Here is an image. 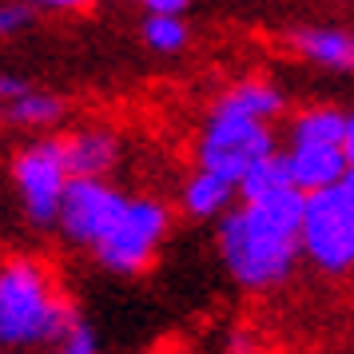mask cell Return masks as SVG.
<instances>
[{
    "label": "cell",
    "instance_id": "obj_1",
    "mask_svg": "<svg viewBox=\"0 0 354 354\" xmlns=\"http://www.w3.org/2000/svg\"><path fill=\"white\" fill-rule=\"evenodd\" d=\"M306 195L283 192L271 199L243 203L219 223V255L235 283L251 290L283 283L303 251Z\"/></svg>",
    "mask_w": 354,
    "mask_h": 354
},
{
    "label": "cell",
    "instance_id": "obj_2",
    "mask_svg": "<svg viewBox=\"0 0 354 354\" xmlns=\"http://www.w3.org/2000/svg\"><path fill=\"white\" fill-rule=\"evenodd\" d=\"M76 322L72 306L56 299V287L32 259H12L0 267V346L24 351L60 342Z\"/></svg>",
    "mask_w": 354,
    "mask_h": 354
},
{
    "label": "cell",
    "instance_id": "obj_3",
    "mask_svg": "<svg viewBox=\"0 0 354 354\" xmlns=\"http://www.w3.org/2000/svg\"><path fill=\"white\" fill-rule=\"evenodd\" d=\"M303 251L322 271H351L354 267V176L338 179L335 187L306 195L303 215Z\"/></svg>",
    "mask_w": 354,
    "mask_h": 354
},
{
    "label": "cell",
    "instance_id": "obj_4",
    "mask_svg": "<svg viewBox=\"0 0 354 354\" xmlns=\"http://www.w3.org/2000/svg\"><path fill=\"white\" fill-rule=\"evenodd\" d=\"M267 156H274V140L267 124L211 112L207 128L199 136V171H215V176H223L227 183L239 187Z\"/></svg>",
    "mask_w": 354,
    "mask_h": 354
},
{
    "label": "cell",
    "instance_id": "obj_5",
    "mask_svg": "<svg viewBox=\"0 0 354 354\" xmlns=\"http://www.w3.org/2000/svg\"><path fill=\"white\" fill-rule=\"evenodd\" d=\"M163 231H167V207L160 199H128L124 215L112 223V231L92 247L96 259L108 271L131 274L147 267V259L156 255Z\"/></svg>",
    "mask_w": 354,
    "mask_h": 354
},
{
    "label": "cell",
    "instance_id": "obj_6",
    "mask_svg": "<svg viewBox=\"0 0 354 354\" xmlns=\"http://www.w3.org/2000/svg\"><path fill=\"white\" fill-rule=\"evenodd\" d=\"M12 179H17V192H20L24 211H28V219L32 223H52L60 215L64 187L72 183L64 151H60V140L28 144L17 156V163H12Z\"/></svg>",
    "mask_w": 354,
    "mask_h": 354
},
{
    "label": "cell",
    "instance_id": "obj_7",
    "mask_svg": "<svg viewBox=\"0 0 354 354\" xmlns=\"http://www.w3.org/2000/svg\"><path fill=\"white\" fill-rule=\"evenodd\" d=\"M124 207H128V195H120L115 187H108L104 179H72L64 187L56 223L64 227V235L72 243L96 247L112 231L115 219L124 215Z\"/></svg>",
    "mask_w": 354,
    "mask_h": 354
},
{
    "label": "cell",
    "instance_id": "obj_8",
    "mask_svg": "<svg viewBox=\"0 0 354 354\" xmlns=\"http://www.w3.org/2000/svg\"><path fill=\"white\" fill-rule=\"evenodd\" d=\"M60 151H64L68 176L72 179H100L120 156V140L112 131H72L60 140Z\"/></svg>",
    "mask_w": 354,
    "mask_h": 354
},
{
    "label": "cell",
    "instance_id": "obj_9",
    "mask_svg": "<svg viewBox=\"0 0 354 354\" xmlns=\"http://www.w3.org/2000/svg\"><path fill=\"white\" fill-rule=\"evenodd\" d=\"M287 163H290V176H295V187L303 195H315V192H322V187H335L338 179L351 171L342 147H299V144H290Z\"/></svg>",
    "mask_w": 354,
    "mask_h": 354
},
{
    "label": "cell",
    "instance_id": "obj_10",
    "mask_svg": "<svg viewBox=\"0 0 354 354\" xmlns=\"http://www.w3.org/2000/svg\"><path fill=\"white\" fill-rule=\"evenodd\" d=\"M295 48L322 68L354 72V32H342V28H303V32H295Z\"/></svg>",
    "mask_w": 354,
    "mask_h": 354
},
{
    "label": "cell",
    "instance_id": "obj_11",
    "mask_svg": "<svg viewBox=\"0 0 354 354\" xmlns=\"http://www.w3.org/2000/svg\"><path fill=\"white\" fill-rule=\"evenodd\" d=\"M279 108H283V92H279V88L259 84V80H243V84H235L231 92H223L211 112H227V115H243V120L267 124L271 115H279Z\"/></svg>",
    "mask_w": 354,
    "mask_h": 354
},
{
    "label": "cell",
    "instance_id": "obj_12",
    "mask_svg": "<svg viewBox=\"0 0 354 354\" xmlns=\"http://www.w3.org/2000/svg\"><path fill=\"white\" fill-rule=\"evenodd\" d=\"M342 140H346V115L335 108H310L290 124V144L299 147H342Z\"/></svg>",
    "mask_w": 354,
    "mask_h": 354
},
{
    "label": "cell",
    "instance_id": "obj_13",
    "mask_svg": "<svg viewBox=\"0 0 354 354\" xmlns=\"http://www.w3.org/2000/svg\"><path fill=\"white\" fill-rule=\"evenodd\" d=\"M235 192H239V187L227 183L223 176H215V171H195V176L183 183V207L192 211V215H199V219H211V215H223Z\"/></svg>",
    "mask_w": 354,
    "mask_h": 354
},
{
    "label": "cell",
    "instance_id": "obj_14",
    "mask_svg": "<svg viewBox=\"0 0 354 354\" xmlns=\"http://www.w3.org/2000/svg\"><path fill=\"white\" fill-rule=\"evenodd\" d=\"M243 192V203H255V199H271V195H283V192H299L295 187V176H290V163L283 151H274L267 160L259 163L251 176L239 183Z\"/></svg>",
    "mask_w": 354,
    "mask_h": 354
},
{
    "label": "cell",
    "instance_id": "obj_15",
    "mask_svg": "<svg viewBox=\"0 0 354 354\" xmlns=\"http://www.w3.org/2000/svg\"><path fill=\"white\" fill-rule=\"evenodd\" d=\"M4 112H8V120L20 124V128H48L52 120L60 115V100L56 96H40V92L28 88V92H24L17 104H8Z\"/></svg>",
    "mask_w": 354,
    "mask_h": 354
},
{
    "label": "cell",
    "instance_id": "obj_16",
    "mask_svg": "<svg viewBox=\"0 0 354 354\" xmlns=\"http://www.w3.org/2000/svg\"><path fill=\"white\" fill-rule=\"evenodd\" d=\"M140 32H144L147 48H156V52H179L187 44V24H183V17H160V12H151Z\"/></svg>",
    "mask_w": 354,
    "mask_h": 354
},
{
    "label": "cell",
    "instance_id": "obj_17",
    "mask_svg": "<svg viewBox=\"0 0 354 354\" xmlns=\"http://www.w3.org/2000/svg\"><path fill=\"white\" fill-rule=\"evenodd\" d=\"M96 351H100V346H96V330H92L88 322L76 319L64 330V338L56 342V351H52V354H96Z\"/></svg>",
    "mask_w": 354,
    "mask_h": 354
},
{
    "label": "cell",
    "instance_id": "obj_18",
    "mask_svg": "<svg viewBox=\"0 0 354 354\" xmlns=\"http://www.w3.org/2000/svg\"><path fill=\"white\" fill-rule=\"evenodd\" d=\"M28 4H0V40L4 36H12V32H20L24 24H28Z\"/></svg>",
    "mask_w": 354,
    "mask_h": 354
},
{
    "label": "cell",
    "instance_id": "obj_19",
    "mask_svg": "<svg viewBox=\"0 0 354 354\" xmlns=\"http://www.w3.org/2000/svg\"><path fill=\"white\" fill-rule=\"evenodd\" d=\"M28 92V84L20 80V76H4L0 72V108H8V104H17L20 96Z\"/></svg>",
    "mask_w": 354,
    "mask_h": 354
},
{
    "label": "cell",
    "instance_id": "obj_20",
    "mask_svg": "<svg viewBox=\"0 0 354 354\" xmlns=\"http://www.w3.org/2000/svg\"><path fill=\"white\" fill-rule=\"evenodd\" d=\"M147 12H160V17H179L192 0H140Z\"/></svg>",
    "mask_w": 354,
    "mask_h": 354
},
{
    "label": "cell",
    "instance_id": "obj_21",
    "mask_svg": "<svg viewBox=\"0 0 354 354\" xmlns=\"http://www.w3.org/2000/svg\"><path fill=\"white\" fill-rule=\"evenodd\" d=\"M28 4H40V8H88V4H100V0H28Z\"/></svg>",
    "mask_w": 354,
    "mask_h": 354
},
{
    "label": "cell",
    "instance_id": "obj_22",
    "mask_svg": "<svg viewBox=\"0 0 354 354\" xmlns=\"http://www.w3.org/2000/svg\"><path fill=\"white\" fill-rule=\"evenodd\" d=\"M342 151H346V167L354 176V115H346V140H342Z\"/></svg>",
    "mask_w": 354,
    "mask_h": 354
},
{
    "label": "cell",
    "instance_id": "obj_23",
    "mask_svg": "<svg viewBox=\"0 0 354 354\" xmlns=\"http://www.w3.org/2000/svg\"><path fill=\"white\" fill-rule=\"evenodd\" d=\"M351 4H354V0H351Z\"/></svg>",
    "mask_w": 354,
    "mask_h": 354
}]
</instances>
